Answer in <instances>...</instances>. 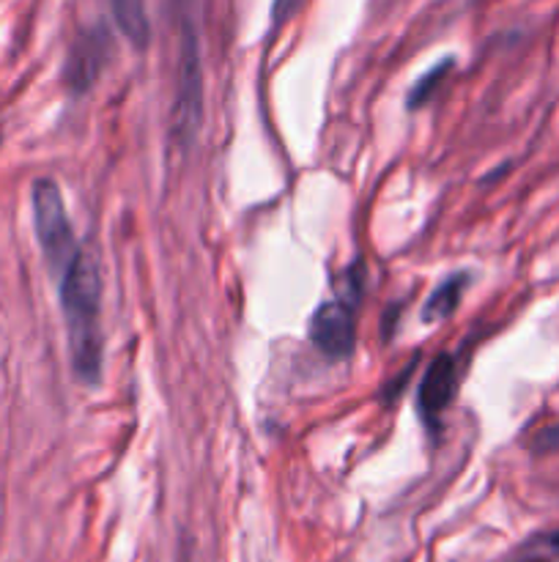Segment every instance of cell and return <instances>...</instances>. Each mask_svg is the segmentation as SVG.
<instances>
[{"instance_id": "1", "label": "cell", "mask_w": 559, "mask_h": 562, "mask_svg": "<svg viewBox=\"0 0 559 562\" xmlns=\"http://www.w3.org/2000/svg\"><path fill=\"white\" fill-rule=\"evenodd\" d=\"M60 307L69 335V357L75 376L88 387L102 382V272L91 250L75 256L64 274H60Z\"/></svg>"}, {"instance_id": "14", "label": "cell", "mask_w": 559, "mask_h": 562, "mask_svg": "<svg viewBox=\"0 0 559 562\" xmlns=\"http://www.w3.org/2000/svg\"><path fill=\"white\" fill-rule=\"evenodd\" d=\"M190 3H192V0H173V5H175V9H179V11L190 9Z\"/></svg>"}, {"instance_id": "12", "label": "cell", "mask_w": 559, "mask_h": 562, "mask_svg": "<svg viewBox=\"0 0 559 562\" xmlns=\"http://www.w3.org/2000/svg\"><path fill=\"white\" fill-rule=\"evenodd\" d=\"M537 547H543L546 549L548 554H559V530H554V532H546V536H540L537 538Z\"/></svg>"}, {"instance_id": "3", "label": "cell", "mask_w": 559, "mask_h": 562, "mask_svg": "<svg viewBox=\"0 0 559 562\" xmlns=\"http://www.w3.org/2000/svg\"><path fill=\"white\" fill-rule=\"evenodd\" d=\"M203 119V71L201 49H197L195 27L181 31L179 60H175V86H173V110H170V126L179 146H190L201 130Z\"/></svg>"}, {"instance_id": "7", "label": "cell", "mask_w": 559, "mask_h": 562, "mask_svg": "<svg viewBox=\"0 0 559 562\" xmlns=\"http://www.w3.org/2000/svg\"><path fill=\"white\" fill-rule=\"evenodd\" d=\"M115 25L135 49H146L151 42V22H148L146 0H107Z\"/></svg>"}, {"instance_id": "10", "label": "cell", "mask_w": 559, "mask_h": 562, "mask_svg": "<svg viewBox=\"0 0 559 562\" xmlns=\"http://www.w3.org/2000/svg\"><path fill=\"white\" fill-rule=\"evenodd\" d=\"M301 3L305 0H274L272 3V25H285V22L290 20V16L296 14V11L301 9Z\"/></svg>"}, {"instance_id": "5", "label": "cell", "mask_w": 559, "mask_h": 562, "mask_svg": "<svg viewBox=\"0 0 559 562\" xmlns=\"http://www.w3.org/2000/svg\"><path fill=\"white\" fill-rule=\"evenodd\" d=\"M455 384H458L455 360L449 355H438L425 371V376H422L420 393H417V406H420V415L427 423L438 420L444 415L449 401L455 398Z\"/></svg>"}, {"instance_id": "2", "label": "cell", "mask_w": 559, "mask_h": 562, "mask_svg": "<svg viewBox=\"0 0 559 562\" xmlns=\"http://www.w3.org/2000/svg\"><path fill=\"white\" fill-rule=\"evenodd\" d=\"M31 203L33 225H36V239L44 252V261H47L49 272H53L55 278H60V274L69 269V263L75 261L77 252H80L75 231H71L69 214H66L60 187L55 184L53 179H38L36 184H33Z\"/></svg>"}, {"instance_id": "11", "label": "cell", "mask_w": 559, "mask_h": 562, "mask_svg": "<svg viewBox=\"0 0 559 562\" xmlns=\"http://www.w3.org/2000/svg\"><path fill=\"white\" fill-rule=\"evenodd\" d=\"M557 448H559V426L557 428H546V431L537 434L535 450H540V453H548V450H557Z\"/></svg>"}, {"instance_id": "4", "label": "cell", "mask_w": 559, "mask_h": 562, "mask_svg": "<svg viewBox=\"0 0 559 562\" xmlns=\"http://www.w3.org/2000/svg\"><path fill=\"white\" fill-rule=\"evenodd\" d=\"M310 340L329 360H345L354 351L356 322L354 311L345 302H323L310 318Z\"/></svg>"}, {"instance_id": "13", "label": "cell", "mask_w": 559, "mask_h": 562, "mask_svg": "<svg viewBox=\"0 0 559 562\" xmlns=\"http://www.w3.org/2000/svg\"><path fill=\"white\" fill-rule=\"evenodd\" d=\"M515 562H551V560L540 558V552H537V554H526V558H521V560H515Z\"/></svg>"}, {"instance_id": "9", "label": "cell", "mask_w": 559, "mask_h": 562, "mask_svg": "<svg viewBox=\"0 0 559 562\" xmlns=\"http://www.w3.org/2000/svg\"><path fill=\"white\" fill-rule=\"evenodd\" d=\"M449 69H453V60L447 58L444 64H438L436 69L427 71L425 77H420V82L414 86V91L409 93V108H422V104L433 97V91H436L438 82L444 80V75H447Z\"/></svg>"}, {"instance_id": "6", "label": "cell", "mask_w": 559, "mask_h": 562, "mask_svg": "<svg viewBox=\"0 0 559 562\" xmlns=\"http://www.w3.org/2000/svg\"><path fill=\"white\" fill-rule=\"evenodd\" d=\"M102 33L99 36H80V42L75 44L69 55V64H66V80L75 91H82V88L91 86V80L96 77L99 66H102Z\"/></svg>"}, {"instance_id": "8", "label": "cell", "mask_w": 559, "mask_h": 562, "mask_svg": "<svg viewBox=\"0 0 559 562\" xmlns=\"http://www.w3.org/2000/svg\"><path fill=\"white\" fill-rule=\"evenodd\" d=\"M466 283H469V280H466V274H453V278L444 280V283L438 285L431 296H427L425 307H422V322L438 324V322H444V318L453 316V313L458 311L460 296H464V291H466Z\"/></svg>"}]
</instances>
